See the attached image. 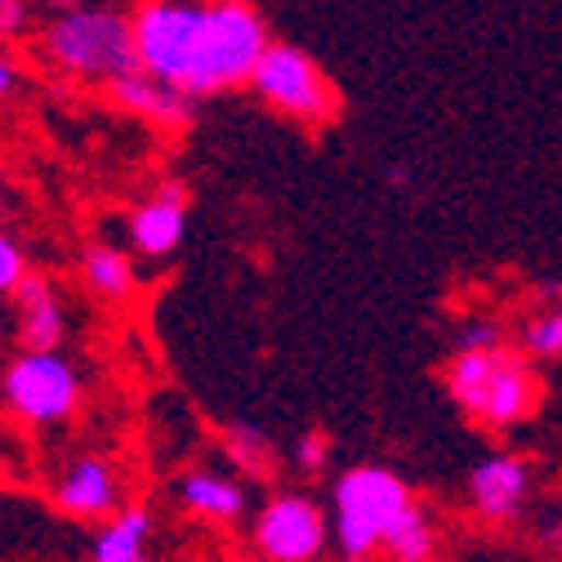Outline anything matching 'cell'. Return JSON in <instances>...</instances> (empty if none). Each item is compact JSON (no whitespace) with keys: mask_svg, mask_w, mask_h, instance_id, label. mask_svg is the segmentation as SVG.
Instances as JSON below:
<instances>
[{"mask_svg":"<svg viewBox=\"0 0 562 562\" xmlns=\"http://www.w3.org/2000/svg\"><path fill=\"white\" fill-rule=\"evenodd\" d=\"M14 308H19V348L23 353H58L63 339H67V313H63L54 281L32 272L14 291Z\"/></svg>","mask_w":562,"mask_h":562,"instance_id":"cell-12","label":"cell"},{"mask_svg":"<svg viewBox=\"0 0 562 562\" xmlns=\"http://www.w3.org/2000/svg\"><path fill=\"white\" fill-rule=\"evenodd\" d=\"M41 54L63 77L94 81V86H112L130 72H144L130 14L108 5H81V10L54 14V23L41 32Z\"/></svg>","mask_w":562,"mask_h":562,"instance_id":"cell-2","label":"cell"},{"mask_svg":"<svg viewBox=\"0 0 562 562\" xmlns=\"http://www.w3.org/2000/svg\"><path fill=\"white\" fill-rule=\"evenodd\" d=\"M14 90H19V63L14 58H0V94L10 99Z\"/></svg>","mask_w":562,"mask_h":562,"instance_id":"cell-24","label":"cell"},{"mask_svg":"<svg viewBox=\"0 0 562 562\" xmlns=\"http://www.w3.org/2000/svg\"><path fill=\"white\" fill-rule=\"evenodd\" d=\"M103 90H108L112 108H121V112H130V116H138V121H148L153 130L179 134V130H188V125L196 121V99L183 94V90L170 86V81L148 77V72H130V77H121V81H112V86H103Z\"/></svg>","mask_w":562,"mask_h":562,"instance_id":"cell-10","label":"cell"},{"mask_svg":"<svg viewBox=\"0 0 562 562\" xmlns=\"http://www.w3.org/2000/svg\"><path fill=\"white\" fill-rule=\"evenodd\" d=\"M509 348H501V353H477V348H456V358L447 362L442 380H447V393L451 402L464 411V415H482L486 397H491V384H496L501 375V362H505Z\"/></svg>","mask_w":562,"mask_h":562,"instance_id":"cell-15","label":"cell"},{"mask_svg":"<svg viewBox=\"0 0 562 562\" xmlns=\"http://www.w3.org/2000/svg\"><path fill=\"white\" fill-rule=\"evenodd\" d=\"M188 205L192 192L183 179H161L148 201H138L125 220V237L134 255L144 259H170L188 237Z\"/></svg>","mask_w":562,"mask_h":562,"instance_id":"cell-7","label":"cell"},{"mask_svg":"<svg viewBox=\"0 0 562 562\" xmlns=\"http://www.w3.org/2000/svg\"><path fill=\"white\" fill-rule=\"evenodd\" d=\"M456 348H477V353H501L505 348V330L496 322H464L456 335Z\"/></svg>","mask_w":562,"mask_h":562,"instance_id":"cell-22","label":"cell"},{"mask_svg":"<svg viewBox=\"0 0 562 562\" xmlns=\"http://www.w3.org/2000/svg\"><path fill=\"white\" fill-rule=\"evenodd\" d=\"M531 496V464L514 451H501V456H486L482 464H473L469 473V505L482 522L491 527H505L522 514Z\"/></svg>","mask_w":562,"mask_h":562,"instance_id":"cell-8","label":"cell"},{"mask_svg":"<svg viewBox=\"0 0 562 562\" xmlns=\"http://www.w3.org/2000/svg\"><path fill=\"white\" fill-rule=\"evenodd\" d=\"M45 5H54L58 14H67V10H81V5H86V0H45Z\"/></svg>","mask_w":562,"mask_h":562,"instance_id":"cell-25","label":"cell"},{"mask_svg":"<svg viewBox=\"0 0 562 562\" xmlns=\"http://www.w3.org/2000/svg\"><path fill=\"white\" fill-rule=\"evenodd\" d=\"M179 505L201 522H237L246 514L250 496H246V482H237V477L192 469L179 477Z\"/></svg>","mask_w":562,"mask_h":562,"instance_id":"cell-13","label":"cell"},{"mask_svg":"<svg viewBox=\"0 0 562 562\" xmlns=\"http://www.w3.org/2000/svg\"><path fill=\"white\" fill-rule=\"evenodd\" d=\"M250 536L268 562H317L335 536V522L304 491H277L255 514Z\"/></svg>","mask_w":562,"mask_h":562,"instance_id":"cell-6","label":"cell"},{"mask_svg":"<svg viewBox=\"0 0 562 562\" xmlns=\"http://www.w3.org/2000/svg\"><path fill=\"white\" fill-rule=\"evenodd\" d=\"M130 23L138 67L192 99L250 86L272 45L250 0H134Z\"/></svg>","mask_w":562,"mask_h":562,"instance_id":"cell-1","label":"cell"},{"mask_svg":"<svg viewBox=\"0 0 562 562\" xmlns=\"http://www.w3.org/2000/svg\"><path fill=\"white\" fill-rule=\"evenodd\" d=\"M384 553H389L393 562H434V553H438V527H434V514L419 505V501H415V505L406 509V518L389 531Z\"/></svg>","mask_w":562,"mask_h":562,"instance_id":"cell-18","label":"cell"},{"mask_svg":"<svg viewBox=\"0 0 562 562\" xmlns=\"http://www.w3.org/2000/svg\"><path fill=\"white\" fill-rule=\"evenodd\" d=\"M224 456L246 473V477H272L277 473V447L263 429L255 425H228L224 429Z\"/></svg>","mask_w":562,"mask_h":562,"instance_id":"cell-19","label":"cell"},{"mask_svg":"<svg viewBox=\"0 0 562 562\" xmlns=\"http://www.w3.org/2000/svg\"><path fill=\"white\" fill-rule=\"evenodd\" d=\"M250 90L281 116H291L300 125H330L339 116V90L322 72V63L304 54L300 45L272 41L268 54L255 67Z\"/></svg>","mask_w":562,"mask_h":562,"instance_id":"cell-4","label":"cell"},{"mask_svg":"<svg viewBox=\"0 0 562 562\" xmlns=\"http://www.w3.org/2000/svg\"><path fill=\"white\" fill-rule=\"evenodd\" d=\"M411 505H415V491L406 486L402 473L384 464L344 469L330 491V522H335V544L344 562H367L371 553H380L389 531L406 518Z\"/></svg>","mask_w":562,"mask_h":562,"instance_id":"cell-3","label":"cell"},{"mask_svg":"<svg viewBox=\"0 0 562 562\" xmlns=\"http://www.w3.org/2000/svg\"><path fill=\"white\" fill-rule=\"evenodd\" d=\"M27 277H32V259H27V250L19 246V237L5 233V237H0V291L14 300V291L23 286Z\"/></svg>","mask_w":562,"mask_h":562,"instance_id":"cell-20","label":"cell"},{"mask_svg":"<svg viewBox=\"0 0 562 562\" xmlns=\"http://www.w3.org/2000/svg\"><path fill=\"white\" fill-rule=\"evenodd\" d=\"M32 23V0H0V32L10 41Z\"/></svg>","mask_w":562,"mask_h":562,"instance_id":"cell-23","label":"cell"},{"mask_svg":"<svg viewBox=\"0 0 562 562\" xmlns=\"http://www.w3.org/2000/svg\"><path fill=\"white\" fill-rule=\"evenodd\" d=\"M5 406L32 429H54L81 406V371L63 353H19L5 367Z\"/></svg>","mask_w":562,"mask_h":562,"instance_id":"cell-5","label":"cell"},{"mask_svg":"<svg viewBox=\"0 0 562 562\" xmlns=\"http://www.w3.org/2000/svg\"><path fill=\"white\" fill-rule=\"evenodd\" d=\"M544 402V375L540 362H531L527 353H505L501 375L491 384V397L477 415L482 429H518L522 419H531Z\"/></svg>","mask_w":562,"mask_h":562,"instance_id":"cell-11","label":"cell"},{"mask_svg":"<svg viewBox=\"0 0 562 562\" xmlns=\"http://www.w3.org/2000/svg\"><path fill=\"white\" fill-rule=\"evenodd\" d=\"M49 496L67 518H86L90 522V518H112L121 509L116 505L121 501V482H116V469L103 456L86 451L54 477Z\"/></svg>","mask_w":562,"mask_h":562,"instance_id":"cell-9","label":"cell"},{"mask_svg":"<svg viewBox=\"0 0 562 562\" xmlns=\"http://www.w3.org/2000/svg\"><path fill=\"white\" fill-rule=\"evenodd\" d=\"M326 456H330V438L322 434V429H304L300 438H295V469L300 473H322L326 469Z\"/></svg>","mask_w":562,"mask_h":562,"instance_id":"cell-21","label":"cell"},{"mask_svg":"<svg viewBox=\"0 0 562 562\" xmlns=\"http://www.w3.org/2000/svg\"><path fill=\"white\" fill-rule=\"evenodd\" d=\"M81 281H86L90 295H99L108 304H125L138 291L134 259L112 241H86L81 246Z\"/></svg>","mask_w":562,"mask_h":562,"instance_id":"cell-16","label":"cell"},{"mask_svg":"<svg viewBox=\"0 0 562 562\" xmlns=\"http://www.w3.org/2000/svg\"><path fill=\"white\" fill-rule=\"evenodd\" d=\"M544 300L549 308L527 317L518 330V353H527L531 362H562V286H549Z\"/></svg>","mask_w":562,"mask_h":562,"instance_id":"cell-17","label":"cell"},{"mask_svg":"<svg viewBox=\"0 0 562 562\" xmlns=\"http://www.w3.org/2000/svg\"><path fill=\"white\" fill-rule=\"evenodd\" d=\"M153 540V509L125 505L112 518H103V531L90 540V562H148Z\"/></svg>","mask_w":562,"mask_h":562,"instance_id":"cell-14","label":"cell"}]
</instances>
